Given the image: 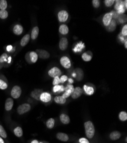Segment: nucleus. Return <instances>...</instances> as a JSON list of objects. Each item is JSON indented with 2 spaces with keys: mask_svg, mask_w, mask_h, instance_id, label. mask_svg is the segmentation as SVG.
<instances>
[{
  "mask_svg": "<svg viewBox=\"0 0 127 143\" xmlns=\"http://www.w3.org/2000/svg\"><path fill=\"white\" fill-rule=\"evenodd\" d=\"M85 135L88 139H92L95 135V127L91 121H86L84 124Z\"/></svg>",
  "mask_w": 127,
  "mask_h": 143,
  "instance_id": "obj_1",
  "label": "nucleus"
},
{
  "mask_svg": "<svg viewBox=\"0 0 127 143\" xmlns=\"http://www.w3.org/2000/svg\"><path fill=\"white\" fill-rule=\"evenodd\" d=\"M115 9L119 15L123 14L126 10L124 7V2L123 1H116V4L115 5Z\"/></svg>",
  "mask_w": 127,
  "mask_h": 143,
  "instance_id": "obj_2",
  "label": "nucleus"
},
{
  "mask_svg": "<svg viewBox=\"0 0 127 143\" xmlns=\"http://www.w3.org/2000/svg\"><path fill=\"white\" fill-rule=\"evenodd\" d=\"M31 109L30 105L28 103L21 105L17 108V112L19 115H23L25 113L28 112Z\"/></svg>",
  "mask_w": 127,
  "mask_h": 143,
  "instance_id": "obj_3",
  "label": "nucleus"
},
{
  "mask_svg": "<svg viewBox=\"0 0 127 143\" xmlns=\"http://www.w3.org/2000/svg\"><path fill=\"white\" fill-rule=\"evenodd\" d=\"M22 93V89L21 87L16 85L13 87L12 89L11 90V97L14 98H19Z\"/></svg>",
  "mask_w": 127,
  "mask_h": 143,
  "instance_id": "obj_4",
  "label": "nucleus"
},
{
  "mask_svg": "<svg viewBox=\"0 0 127 143\" xmlns=\"http://www.w3.org/2000/svg\"><path fill=\"white\" fill-rule=\"evenodd\" d=\"M48 74L50 77L55 78V77H59L62 74V72L57 67H53L52 68L49 70Z\"/></svg>",
  "mask_w": 127,
  "mask_h": 143,
  "instance_id": "obj_5",
  "label": "nucleus"
},
{
  "mask_svg": "<svg viewBox=\"0 0 127 143\" xmlns=\"http://www.w3.org/2000/svg\"><path fill=\"white\" fill-rule=\"evenodd\" d=\"M58 17L59 22H63L66 21L69 18V13L66 10H61L58 13Z\"/></svg>",
  "mask_w": 127,
  "mask_h": 143,
  "instance_id": "obj_6",
  "label": "nucleus"
},
{
  "mask_svg": "<svg viewBox=\"0 0 127 143\" xmlns=\"http://www.w3.org/2000/svg\"><path fill=\"white\" fill-rule=\"evenodd\" d=\"M60 62L61 65H62L64 68L69 69L71 67V65L70 60L69 59V58H68L66 56L62 57V58H61Z\"/></svg>",
  "mask_w": 127,
  "mask_h": 143,
  "instance_id": "obj_7",
  "label": "nucleus"
},
{
  "mask_svg": "<svg viewBox=\"0 0 127 143\" xmlns=\"http://www.w3.org/2000/svg\"><path fill=\"white\" fill-rule=\"evenodd\" d=\"M112 20V13L111 12L105 14L104 17H103V24H104L105 27H108V26L110 25Z\"/></svg>",
  "mask_w": 127,
  "mask_h": 143,
  "instance_id": "obj_8",
  "label": "nucleus"
},
{
  "mask_svg": "<svg viewBox=\"0 0 127 143\" xmlns=\"http://www.w3.org/2000/svg\"><path fill=\"white\" fill-rule=\"evenodd\" d=\"M83 94V89L80 87H76L71 93V97L73 99H76Z\"/></svg>",
  "mask_w": 127,
  "mask_h": 143,
  "instance_id": "obj_9",
  "label": "nucleus"
},
{
  "mask_svg": "<svg viewBox=\"0 0 127 143\" xmlns=\"http://www.w3.org/2000/svg\"><path fill=\"white\" fill-rule=\"evenodd\" d=\"M37 54L38 56L42 59H47L49 58L50 53L48 51L45 50H42V49H38L37 50Z\"/></svg>",
  "mask_w": 127,
  "mask_h": 143,
  "instance_id": "obj_10",
  "label": "nucleus"
},
{
  "mask_svg": "<svg viewBox=\"0 0 127 143\" xmlns=\"http://www.w3.org/2000/svg\"><path fill=\"white\" fill-rule=\"evenodd\" d=\"M39 99L43 103H48L51 100V96L48 92H43L41 93Z\"/></svg>",
  "mask_w": 127,
  "mask_h": 143,
  "instance_id": "obj_11",
  "label": "nucleus"
},
{
  "mask_svg": "<svg viewBox=\"0 0 127 143\" xmlns=\"http://www.w3.org/2000/svg\"><path fill=\"white\" fill-rule=\"evenodd\" d=\"M68 45H69V41L67 38H62L59 41V48L62 51H65L68 47Z\"/></svg>",
  "mask_w": 127,
  "mask_h": 143,
  "instance_id": "obj_12",
  "label": "nucleus"
},
{
  "mask_svg": "<svg viewBox=\"0 0 127 143\" xmlns=\"http://www.w3.org/2000/svg\"><path fill=\"white\" fill-rule=\"evenodd\" d=\"M14 105V101L12 98H8L5 101V108L7 111H10L13 108Z\"/></svg>",
  "mask_w": 127,
  "mask_h": 143,
  "instance_id": "obj_13",
  "label": "nucleus"
},
{
  "mask_svg": "<svg viewBox=\"0 0 127 143\" xmlns=\"http://www.w3.org/2000/svg\"><path fill=\"white\" fill-rule=\"evenodd\" d=\"M57 138L62 141H67L69 140V136L64 133H58L57 134Z\"/></svg>",
  "mask_w": 127,
  "mask_h": 143,
  "instance_id": "obj_14",
  "label": "nucleus"
},
{
  "mask_svg": "<svg viewBox=\"0 0 127 143\" xmlns=\"http://www.w3.org/2000/svg\"><path fill=\"white\" fill-rule=\"evenodd\" d=\"M75 73L76 74V78L78 81H81L83 78V72L81 68H76L75 69Z\"/></svg>",
  "mask_w": 127,
  "mask_h": 143,
  "instance_id": "obj_15",
  "label": "nucleus"
},
{
  "mask_svg": "<svg viewBox=\"0 0 127 143\" xmlns=\"http://www.w3.org/2000/svg\"><path fill=\"white\" fill-rule=\"evenodd\" d=\"M117 23L115 20H112L110 25L107 27V30L108 32H113L116 29Z\"/></svg>",
  "mask_w": 127,
  "mask_h": 143,
  "instance_id": "obj_16",
  "label": "nucleus"
},
{
  "mask_svg": "<svg viewBox=\"0 0 127 143\" xmlns=\"http://www.w3.org/2000/svg\"><path fill=\"white\" fill-rule=\"evenodd\" d=\"M82 59L84 61H90L92 60V53L91 52L88 51L87 52H85L82 56Z\"/></svg>",
  "mask_w": 127,
  "mask_h": 143,
  "instance_id": "obj_17",
  "label": "nucleus"
},
{
  "mask_svg": "<svg viewBox=\"0 0 127 143\" xmlns=\"http://www.w3.org/2000/svg\"><path fill=\"white\" fill-rule=\"evenodd\" d=\"M23 28L21 25H16L13 28L14 33L16 35H21L23 32Z\"/></svg>",
  "mask_w": 127,
  "mask_h": 143,
  "instance_id": "obj_18",
  "label": "nucleus"
},
{
  "mask_svg": "<svg viewBox=\"0 0 127 143\" xmlns=\"http://www.w3.org/2000/svg\"><path fill=\"white\" fill-rule=\"evenodd\" d=\"M121 137V133L119 131H113L110 133V138L112 140H117Z\"/></svg>",
  "mask_w": 127,
  "mask_h": 143,
  "instance_id": "obj_19",
  "label": "nucleus"
},
{
  "mask_svg": "<svg viewBox=\"0 0 127 143\" xmlns=\"http://www.w3.org/2000/svg\"><path fill=\"white\" fill-rule=\"evenodd\" d=\"M60 120L61 122L64 124H68L70 122V119L69 116L66 114H64V113H62V114L61 115Z\"/></svg>",
  "mask_w": 127,
  "mask_h": 143,
  "instance_id": "obj_20",
  "label": "nucleus"
},
{
  "mask_svg": "<svg viewBox=\"0 0 127 143\" xmlns=\"http://www.w3.org/2000/svg\"><path fill=\"white\" fill-rule=\"evenodd\" d=\"M84 48H85L84 43L82 42H80L75 45V48L73 49V51H74L75 53H76V52H81Z\"/></svg>",
  "mask_w": 127,
  "mask_h": 143,
  "instance_id": "obj_21",
  "label": "nucleus"
},
{
  "mask_svg": "<svg viewBox=\"0 0 127 143\" xmlns=\"http://www.w3.org/2000/svg\"><path fill=\"white\" fill-rule=\"evenodd\" d=\"M59 32L62 34H67L69 32V29L67 26L65 24L61 25L59 28Z\"/></svg>",
  "mask_w": 127,
  "mask_h": 143,
  "instance_id": "obj_22",
  "label": "nucleus"
},
{
  "mask_svg": "<svg viewBox=\"0 0 127 143\" xmlns=\"http://www.w3.org/2000/svg\"><path fill=\"white\" fill-rule=\"evenodd\" d=\"M41 93H42V90L40 89H35L31 92V96L35 99H36V100H40L39 98Z\"/></svg>",
  "mask_w": 127,
  "mask_h": 143,
  "instance_id": "obj_23",
  "label": "nucleus"
},
{
  "mask_svg": "<svg viewBox=\"0 0 127 143\" xmlns=\"http://www.w3.org/2000/svg\"><path fill=\"white\" fill-rule=\"evenodd\" d=\"M29 57L31 63H35L37 61L38 56L35 52H29Z\"/></svg>",
  "mask_w": 127,
  "mask_h": 143,
  "instance_id": "obj_24",
  "label": "nucleus"
},
{
  "mask_svg": "<svg viewBox=\"0 0 127 143\" xmlns=\"http://www.w3.org/2000/svg\"><path fill=\"white\" fill-rule=\"evenodd\" d=\"M30 36L29 34H26L25 36H23L21 39V45L22 46H25L27 45L28 43L29 42V40H30Z\"/></svg>",
  "mask_w": 127,
  "mask_h": 143,
  "instance_id": "obj_25",
  "label": "nucleus"
},
{
  "mask_svg": "<svg viewBox=\"0 0 127 143\" xmlns=\"http://www.w3.org/2000/svg\"><path fill=\"white\" fill-rule=\"evenodd\" d=\"M84 90L85 93L88 95H92L94 93V89L92 86H90L87 85H84L83 86Z\"/></svg>",
  "mask_w": 127,
  "mask_h": 143,
  "instance_id": "obj_26",
  "label": "nucleus"
},
{
  "mask_svg": "<svg viewBox=\"0 0 127 143\" xmlns=\"http://www.w3.org/2000/svg\"><path fill=\"white\" fill-rule=\"evenodd\" d=\"M54 101L57 104H64L66 102V98H64L61 96H57L54 97Z\"/></svg>",
  "mask_w": 127,
  "mask_h": 143,
  "instance_id": "obj_27",
  "label": "nucleus"
},
{
  "mask_svg": "<svg viewBox=\"0 0 127 143\" xmlns=\"http://www.w3.org/2000/svg\"><path fill=\"white\" fill-rule=\"evenodd\" d=\"M38 34H39V28L38 27H35L33 28L31 32V39L32 40H35L38 36Z\"/></svg>",
  "mask_w": 127,
  "mask_h": 143,
  "instance_id": "obj_28",
  "label": "nucleus"
},
{
  "mask_svg": "<svg viewBox=\"0 0 127 143\" xmlns=\"http://www.w3.org/2000/svg\"><path fill=\"white\" fill-rule=\"evenodd\" d=\"M14 133L18 138H20L23 135V130L20 127H17L14 129Z\"/></svg>",
  "mask_w": 127,
  "mask_h": 143,
  "instance_id": "obj_29",
  "label": "nucleus"
},
{
  "mask_svg": "<svg viewBox=\"0 0 127 143\" xmlns=\"http://www.w3.org/2000/svg\"><path fill=\"white\" fill-rule=\"evenodd\" d=\"M55 125V120L52 118L49 119L46 122V126L49 129H52L54 127Z\"/></svg>",
  "mask_w": 127,
  "mask_h": 143,
  "instance_id": "obj_30",
  "label": "nucleus"
},
{
  "mask_svg": "<svg viewBox=\"0 0 127 143\" xmlns=\"http://www.w3.org/2000/svg\"><path fill=\"white\" fill-rule=\"evenodd\" d=\"M126 16L125 14H121L119 15L117 18V22L119 24H124L126 22Z\"/></svg>",
  "mask_w": 127,
  "mask_h": 143,
  "instance_id": "obj_31",
  "label": "nucleus"
},
{
  "mask_svg": "<svg viewBox=\"0 0 127 143\" xmlns=\"http://www.w3.org/2000/svg\"><path fill=\"white\" fill-rule=\"evenodd\" d=\"M119 119L122 121H126L127 120V113L125 111H122L119 115Z\"/></svg>",
  "mask_w": 127,
  "mask_h": 143,
  "instance_id": "obj_32",
  "label": "nucleus"
},
{
  "mask_svg": "<svg viewBox=\"0 0 127 143\" xmlns=\"http://www.w3.org/2000/svg\"><path fill=\"white\" fill-rule=\"evenodd\" d=\"M7 1L5 0H1L0 1V9L1 10H6L7 8Z\"/></svg>",
  "mask_w": 127,
  "mask_h": 143,
  "instance_id": "obj_33",
  "label": "nucleus"
},
{
  "mask_svg": "<svg viewBox=\"0 0 127 143\" xmlns=\"http://www.w3.org/2000/svg\"><path fill=\"white\" fill-rule=\"evenodd\" d=\"M0 137L4 139H6L7 138V133L6 132L5 130L4 129V127L1 125H0Z\"/></svg>",
  "mask_w": 127,
  "mask_h": 143,
  "instance_id": "obj_34",
  "label": "nucleus"
},
{
  "mask_svg": "<svg viewBox=\"0 0 127 143\" xmlns=\"http://www.w3.org/2000/svg\"><path fill=\"white\" fill-rule=\"evenodd\" d=\"M8 17V12L6 10H0V18L6 19Z\"/></svg>",
  "mask_w": 127,
  "mask_h": 143,
  "instance_id": "obj_35",
  "label": "nucleus"
},
{
  "mask_svg": "<svg viewBox=\"0 0 127 143\" xmlns=\"http://www.w3.org/2000/svg\"><path fill=\"white\" fill-rule=\"evenodd\" d=\"M8 88V84L5 83L4 80L0 79V89L2 90H5Z\"/></svg>",
  "mask_w": 127,
  "mask_h": 143,
  "instance_id": "obj_36",
  "label": "nucleus"
},
{
  "mask_svg": "<svg viewBox=\"0 0 127 143\" xmlns=\"http://www.w3.org/2000/svg\"><path fill=\"white\" fill-rule=\"evenodd\" d=\"M8 57V54L6 53L2 54L1 56H0V63H2L5 61H7V58Z\"/></svg>",
  "mask_w": 127,
  "mask_h": 143,
  "instance_id": "obj_37",
  "label": "nucleus"
},
{
  "mask_svg": "<svg viewBox=\"0 0 127 143\" xmlns=\"http://www.w3.org/2000/svg\"><path fill=\"white\" fill-rule=\"evenodd\" d=\"M115 1L114 0H105L104 1V4L106 7H110L114 4Z\"/></svg>",
  "mask_w": 127,
  "mask_h": 143,
  "instance_id": "obj_38",
  "label": "nucleus"
},
{
  "mask_svg": "<svg viewBox=\"0 0 127 143\" xmlns=\"http://www.w3.org/2000/svg\"><path fill=\"white\" fill-rule=\"evenodd\" d=\"M61 88V85H54V88H53V92L54 93H57V94L59 93V92L60 91Z\"/></svg>",
  "mask_w": 127,
  "mask_h": 143,
  "instance_id": "obj_39",
  "label": "nucleus"
},
{
  "mask_svg": "<svg viewBox=\"0 0 127 143\" xmlns=\"http://www.w3.org/2000/svg\"><path fill=\"white\" fill-rule=\"evenodd\" d=\"M92 2V5H93L94 8H98L100 7V2L99 0H93Z\"/></svg>",
  "mask_w": 127,
  "mask_h": 143,
  "instance_id": "obj_40",
  "label": "nucleus"
},
{
  "mask_svg": "<svg viewBox=\"0 0 127 143\" xmlns=\"http://www.w3.org/2000/svg\"><path fill=\"white\" fill-rule=\"evenodd\" d=\"M122 34L123 36L126 37L127 36V25H125L123 27L122 30Z\"/></svg>",
  "mask_w": 127,
  "mask_h": 143,
  "instance_id": "obj_41",
  "label": "nucleus"
},
{
  "mask_svg": "<svg viewBox=\"0 0 127 143\" xmlns=\"http://www.w3.org/2000/svg\"><path fill=\"white\" fill-rule=\"evenodd\" d=\"M71 93H72V92L70 91V90H65V92L63 93V95L62 96L64 98H66L67 97H69L70 96H71Z\"/></svg>",
  "mask_w": 127,
  "mask_h": 143,
  "instance_id": "obj_42",
  "label": "nucleus"
},
{
  "mask_svg": "<svg viewBox=\"0 0 127 143\" xmlns=\"http://www.w3.org/2000/svg\"><path fill=\"white\" fill-rule=\"evenodd\" d=\"M60 83H61V81H60L59 77H55L54 78V80H53V82H52L53 85H58V84Z\"/></svg>",
  "mask_w": 127,
  "mask_h": 143,
  "instance_id": "obj_43",
  "label": "nucleus"
},
{
  "mask_svg": "<svg viewBox=\"0 0 127 143\" xmlns=\"http://www.w3.org/2000/svg\"><path fill=\"white\" fill-rule=\"evenodd\" d=\"M111 13H112V18H113V20L117 19V18H118V17H119V14L117 13V12L116 11H115V10H112Z\"/></svg>",
  "mask_w": 127,
  "mask_h": 143,
  "instance_id": "obj_44",
  "label": "nucleus"
},
{
  "mask_svg": "<svg viewBox=\"0 0 127 143\" xmlns=\"http://www.w3.org/2000/svg\"><path fill=\"white\" fill-rule=\"evenodd\" d=\"M73 89H74V88H73V85L72 84H67L66 87L65 88V90H70V91H71L72 93L73 91Z\"/></svg>",
  "mask_w": 127,
  "mask_h": 143,
  "instance_id": "obj_45",
  "label": "nucleus"
},
{
  "mask_svg": "<svg viewBox=\"0 0 127 143\" xmlns=\"http://www.w3.org/2000/svg\"><path fill=\"white\" fill-rule=\"evenodd\" d=\"M67 80H68V77H67V76H65V75L62 76L61 78H60L61 83L63 84L65 82V81H66Z\"/></svg>",
  "mask_w": 127,
  "mask_h": 143,
  "instance_id": "obj_46",
  "label": "nucleus"
},
{
  "mask_svg": "<svg viewBox=\"0 0 127 143\" xmlns=\"http://www.w3.org/2000/svg\"><path fill=\"white\" fill-rule=\"evenodd\" d=\"M119 39H120V41H121V42H123V43H124L125 41L126 40H127V39H126V37H124V36H123L122 34H120L119 35Z\"/></svg>",
  "mask_w": 127,
  "mask_h": 143,
  "instance_id": "obj_47",
  "label": "nucleus"
},
{
  "mask_svg": "<svg viewBox=\"0 0 127 143\" xmlns=\"http://www.w3.org/2000/svg\"><path fill=\"white\" fill-rule=\"evenodd\" d=\"M79 141L80 143H90L89 141L85 138H81Z\"/></svg>",
  "mask_w": 127,
  "mask_h": 143,
  "instance_id": "obj_48",
  "label": "nucleus"
},
{
  "mask_svg": "<svg viewBox=\"0 0 127 143\" xmlns=\"http://www.w3.org/2000/svg\"><path fill=\"white\" fill-rule=\"evenodd\" d=\"M25 58H26V61H27V62H28L29 63H31L30 59V57H29V53H28L27 54H26Z\"/></svg>",
  "mask_w": 127,
  "mask_h": 143,
  "instance_id": "obj_49",
  "label": "nucleus"
},
{
  "mask_svg": "<svg viewBox=\"0 0 127 143\" xmlns=\"http://www.w3.org/2000/svg\"><path fill=\"white\" fill-rule=\"evenodd\" d=\"M13 49V47H12V46L11 45H9L7 46V48H6V50L8 52H10L11 51V49Z\"/></svg>",
  "mask_w": 127,
  "mask_h": 143,
  "instance_id": "obj_50",
  "label": "nucleus"
},
{
  "mask_svg": "<svg viewBox=\"0 0 127 143\" xmlns=\"http://www.w3.org/2000/svg\"><path fill=\"white\" fill-rule=\"evenodd\" d=\"M68 81H69V83L71 84H72V83H73V80L72 79V78H69V79L68 80Z\"/></svg>",
  "mask_w": 127,
  "mask_h": 143,
  "instance_id": "obj_51",
  "label": "nucleus"
},
{
  "mask_svg": "<svg viewBox=\"0 0 127 143\" xmlns=\"http://www.w3.org/2000/svg\"><path fill=\"white\" fill-rule=\"evenodd\" d=\"M124 7L125 8V9H127V1H124Z\"/></svg>",
  "mask_w": 127,
  "mask_h": 143,
  "instance_id": "obj_52",
  "label": "nucleus"
},
{
  "mask_svg": "<svg viewBox=\"0 0 127 143\" xmlns=\"http://www.w3.org/2000/svg\"><path fill=\"white\" fill-rule=\"evenodd\" d=\"M31 143H39V142H38V141L37 140H34L32 141Z\"/></svg>",
  "mask_w": 127,
  "mask_h": 143,
  "instance_id": "obj_53",
  "label": "nucleus"
},
{
  "mask_svg": "<svg viewBox=\"0 0 127 143\" xmlns=\"http://www.w3.org/2000/svg\"><path fill=\"white\" fill-rule=\"evenodd\" d=\"M124 45H125V48L126 49L127 48V40H126L124 42Z\"/></svg>",
  "mask_w": 127,
  "mask_h": 143,
  "instance_id": "obj_54",
  "label": "nucleus"
},
{
  "mask_svg": "<svg viewBox=\"0 0 127 143\" xmlns=\"http://www.w3.org/2000/svg\"><path fill=\"white\" fill-rule=\"evenodd\" d=\"M0 143H5L4 140H3L1 137H0Z\"/></svg>",
  "mask_w": 127,
  "mask_h": 143,
  "instance_id": "obj_55",
  "label": "nucleus"
},
{
  "mask_svg": "<svg viewBox=\"0 0 127 143\" xmlns=\"http://www.w3.org/2000/svg\"><path fill=\"white\" fill-rule=\"evenodd\" d=\"M72 76L73 77H76V74H75V73H72Z\"/></svg>",
  "mask_w": 127,
  "mask_h": 143,
  "instance_id": "obj_56",
  "label": "nucleus"
},
{
  "mask_svg": "<svg viewBox=\"0 0 127 143\" xmlns=\"http://www.w3.org/2000/svg\"><path fill=\"white\" fill-rule=\"evenodd\" d=\"M8 60H9V61H8V62H9V63H10V61H11V57H9Z\"/></svg>",
  "mask_w": 127,
  "mask_h": 143,
  "instance_id": "obj_57",
  "label": "nucleus"
},
{
  "mask_svg": "<svg viewBox=\"0 0 127 143\" xmlns=\"http://www.w3.org/2000/svg\"><path fill=\"white\" fill-rule=\"evenodd\" d=\"M39 143H43V142H39Z\"/></svg>",
  "mask_w": 127,
  "mask_h": 143,
  "instance_id": "obj_58",
  "label": "nucleus"
}]
</instances>
